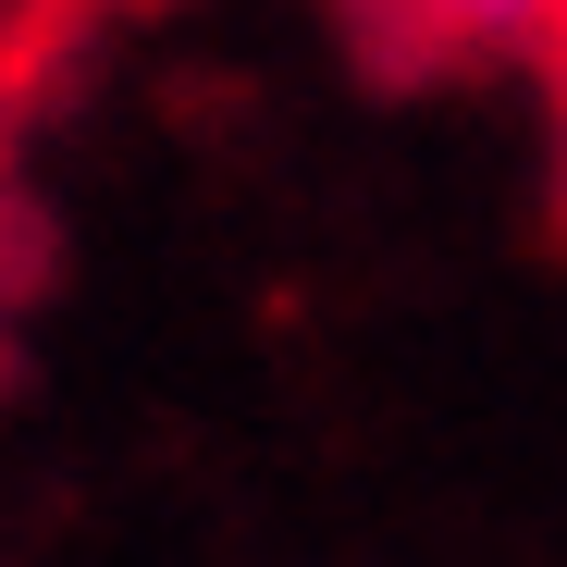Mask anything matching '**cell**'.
I'll list each match as a JSON object with an SVG mask.
<instances>
[{
  "mask_svg": "<svg viewBox=\"0 0 567 567\" xmlns=\"http://www.w3.org/2000/svg\"><path fill=\"white\" fill-rule=\"evenodd\" d=\"M408 50H555L567 0H370Z\"/></svg>",
  "mask_w": 567,
  "mask_h": 567,
  "instance_id": "1",
  "label": "cell"
},
{
  "mask_svg": "<svg viewBox=\"0 0 567 567\" xmlns=\"http://www.w3.org/2000/svg\"><path fill=\"white\" fill-rule=\"evenodd\" d=\"M543 62H555V74H567V25H555V50H543Z\"/></svg>",
  "mask_w": 567,
  "mask_h": 567,
  "instance_id": "2",
  "label": "cell"
}]
</instances>
